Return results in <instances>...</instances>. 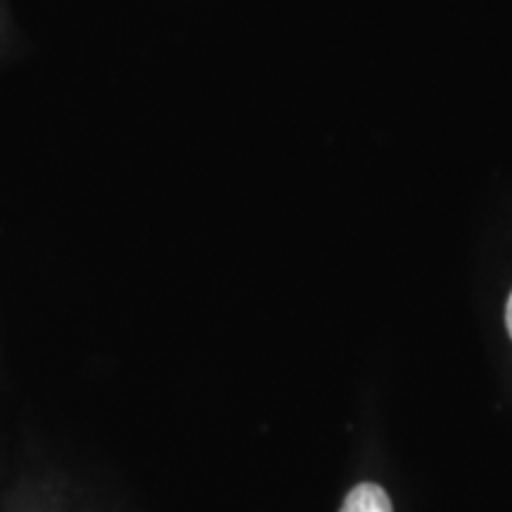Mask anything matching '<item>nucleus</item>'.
Wrapping results in <instances>:
<instances>
[{"label": "nucleus", "instance_id": "obj_1", "mask_svg": "<svg viewBox=\"0 0 512 512\" xmlns=\"http://www.w3.org/2000/svg\"><path fill=\"white\" fill-rule=\"evenodd\" d=\"M339 512H392V501L380 486L358 484L356 489H351Z\"/></svg>", "mask_w": 512, "mask_h": 512}, {"label": "nucleus", "instance_id": "obj_2", "mask_svg": "<svg viewBox=\"0 0 512 512\" xmlns=\"http://www.w3.org/2000/svg\"><path fill=\"white\" fill-rule=\"evenodd\" d=\"M505 325H508V335L512 337V294L508 299V309H505Z\"/></svg>", "mask_w": 512, "mask_h": 512}]
</instances>
